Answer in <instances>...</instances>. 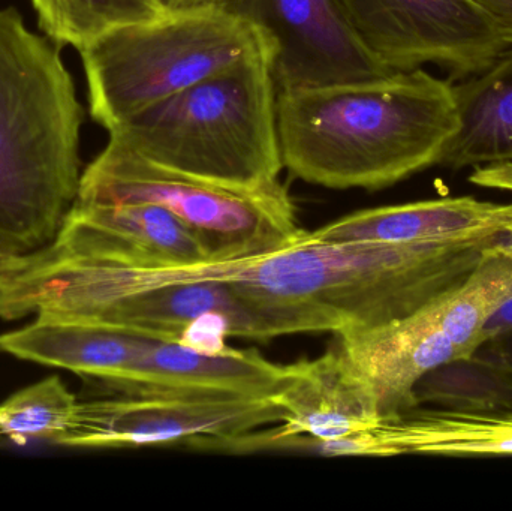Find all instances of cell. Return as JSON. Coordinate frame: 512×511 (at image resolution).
Listing matches in <instances>:
<instances>
[{
    "label": "cell",
    "mask_w": 512,
    "mask_h": 511,
    "mask_svg": "<svg viewBox=\"0 0 512 511\" xmlns=\"http://www.w3.org/2000/svg\"><path fill=\"white\" fill-rule=\"evenodd\" d=\"M83 122L59 47L0 9V260L59 234L80 192Z\"/></svg>",
    "instance_id": "cell-3"
},
{
    "label": "cell",
    "mask_w": 512,
    "mask_h": 511,
    "mask_svg": "<svg viewBox=\"0 0 512 511\" xmlns=\"http://www.w3.org/2000/svg\"><path fill=\"white\" fill-rule=\"evenodd\" d=\"M273 398L104 393L78 401L60 447L183 446L224 452L228 444L283 420Z\"/></svg>",
    "instance_id": "cell-7"
},
{
    "label": "cell",
    "mask_w": 512,
    "mask_h": 511,
    "mask_svg": "<svg viewBox=\"0 0 512 511\" xmlns=\"http://www.w3.org/2000/svg\"><path fill=\"white\" fill-rule=\"evenodd\" d=\"M495 237V236H493ZM300 242L215 263V276L279 321L285 335L379 329L405 320L465 281L490 245Z\"/></svg>",
    "instance_id": "cell-1"
},
{
    "label": "cell",
    "mask_w": 512,
    "mask_h": 511,
    "mask_svg": "<svg viewBox=\"0 0 512 511\" xmlns=\"http://www.w3.org/2000/svg\"><path fill=\"white\" fill-rule=\"evenodd\" d=\"M78 399L57 375L18 390L0 402V446H59L71 428Z\"/></svg>",
    "instance_id": "cell-19"
},
{
    "label": "cell",
    "mask_w": 512,
    "mask_h": 511,
    "mask_svg": "<svg viewBox=\"0 0 512 511\" xmlns=\"http://www.w3.org/2000/svg\"><path fill=\"white\" fill-rule=\"evenodd\" d=\"M271 398L285 414L279 428L237 438L224 452L271 450L292 438L345 440L384 419L375 390L340 347L288 365V381Z\"/></svg>",
    "instance_id": "cell-10"
},
{
    "label": "cell",
    "mask_w": 512,
    "mask_h": 511,
    "mask_svg": "<svg viewBox=\"0 0 512 511\" xmlns=\"http://www.w3.org/2000/svg\"><path fill=\"white\" fill-rule=\"evenodd\" d=\"M78 203L155 204L192 231L209 263L248 260L303 239L282 183L231 188L161 167L110 138L81 176Z\"/></svg>",
    "instance_id": "cell-6"
},
{
    "label": "cell",
    "mask_w": 512,
    "mask_h": 511,
    "mask_svg": "<svg viewBox=\"0 0 512 511\" xmlns=\"http://www.w3.org/2000/svg\"><path fill=\"white\" fill-rule=\"evenodd\" d=\"M39 29L57 47L78 51L116 27L161 17L165 0H32Z\"/></svg>",
    "instance_id": "cell-18"
},
{
    "label": "cell",
    "mask_w": 512,
    "mask_h": 511,
    "mask_svg": "<svg viewBox=\"0 0 512 511\" xmlns=\"http://www.w3.org/2000/svg\"><path fill=\"white\" fill-rule=\"evenodd\" d=\"M273 51L212 75L111 129L147 161L231 188L279 185Z\"/></svg>",
    "instance_id": "cell-4"
},
{
    "label": "cell",
    "mask_w": 512,
    "mask_h": 511,
    "mask_svg": "<svg viewBox=\"0 0 512 511\" xmlns=\"http://www.w3.org/2000/svg\"><path fill=\"white\" fill-rule=\"evenodd\" d=\"M283 168L330 189L378 191L441 164L460 129L453 81L424 71L277 92Z\"/></svg>",
    "instance_id": "cell-2"
},
{
    "label": "cell",
    "mask_w": 512,
    "mask_h": 511,
    "mask_svg": "<svg viewBox=\"0 0 512 511\" xmlns=\"http://www.w3.org/2000/svg\"><path fill=\"white\" fill-rule=\"evenodd\" d=\"M273 42L222 2L170 8L81 48L90 116L107 129L212 77Z\"/></svg>",
    "instance_id": "cell-5"
},
{
    "label": "cell",
    "mask_w": 512,
    "mask_h": 511,
    "mask_svg": "<svg viewBox=\"0 0 512 511\" xmlns=\"http://www.w3.org/2000/svg\"><path fill=\"white\" fill-rule=\"evenodd\" d=\"M364 44L391 69L435 65L460 81L512 47V32L472 0H340Z\"/></svg>",
    "instance_id": "cell-8"
},
{
    "label": "cell",
    "mask_w": 512,
    "mask_h": 511,
    "mask_svg": "<svg viewBox=\"0 0 512 511\" xmlns=\"http://www.w3.org/2000/svg\"><path fill=\"white\" fill-rule=\"evenodd\" d=\"M472 2L512 32V0H472Z\"/></svg>",
    "instance_id": "cell-22"
},
{
    "label": "cell",
    "mask_w": 512,
    "mask_h": 511,
    "mask_svg": "<svg viewBox=\"0 0 512 511\" xmlns=\"http://www.w3.org/2000/svg\"><path fill=\"white\" fill-rule=\"evenodd\" d=\"M50 245L78 257L134 269L209 263L192 231L173 213L155 204L75 201Z\"/></svg>",
    "instance_id": "cell-11"
},
{
    "label": "cell",
    "mask_w": 512,
    "mask_h": 511,
    "mask_svg": "<svg viewBox=\"0 0 512 511\" xmlns=\"http://www.w3.org/2000/svg\"><path fill=\"white\" fill-rule=\"evenodd\" d=\"M512 297V258L484 249L462 284L430 305L436 323L456 345L462 359L481 347L490 318Z\"/></svg>",
    "instance_id": "cell-17"
},
{
    "label": "cell",
    "mask_w": 512,
    "mask_h": 511,
    "mask_svg": "<svg viewBox=\"0 0 512 511\" xmlns=\"http://www.w3.org/2000/svg\"><path fill=\"white\" fill-rule=\"evenodd\" d=\"M486 251L512 258V221L505 230H502L501 233H498L493 237L492 242L487 246Z\"/></svg>",
    "instance_id": "cell-23"
},
{
    "label": "cell",
    "mask_w": 512,
    "mask_h": 511,
    "mask_svg": "<svg viewBox=\"0 0 512 511\" xmlns=\"http://www.w3.org/2000/svg\"><path fill=\"white\" fill-rule=\"evenodd\" d=\"M274 45L277 92L372 80L390 68L364 44L340 0H222Z\"/></svg>",
    "instance_id": "cell-9"
},
{
    "label": "cell",
    "mask_w": 512,
    "mask_h": 511,
    "mask_svg": "<svg viewBox=\"0 0 512 511\" xmlns=\"http://www.w3.org/2000/svg\"><path fill=\"white\" fill-rule=\"evenodd\" d=\"M339 347L375 390L384 417L417 407L418 383L462 359L436 323L430 305L388 326L340 336Z\"/></svg>",
    "instance_id": "cell-15"
},
{
    "label": "cell",
    "mask_w": 512,
    "mask_h": 511,
    "mask_svg": "<svg viewBox=\"0 0 512 511\" xmlns=\"http://www.w3.org/2000/svg\"><path fill=\"white\" fill-rule=\"evenodd\" d=\"M222 2V0H165L170 8H180V6L198 5V3Z\"/></svg>",
    "instance_id": "cell-24"
},
{
    "label": "cell",
    "mask_w": 512,
    "mask_h": 511,
    "mask_svg": "<svg viewBox=\"0 0 512 511\" xmlns=\"http://www.w3.org/2000/svg\"><path fill=\"white\" fill-rule=\"evenodd\" d=\"M93 381L104 393L271 398L288 381V366L271 363L255 350L200 351L152 339L119 380Z\"/></svg>",
    "instance_id": "cell-13"
},
{
    "label": "cell",
    "mask_w": 512,
    "mask_h": 511,
    "mask_svg": "<svg viewBox=\"0 0 512 511\" xmlns=\"http://www.w3.org/2000/svg\"><path fill=\"white\" fill-rule=\"evenodd\" d=\"M469 182L480 188L512 192V159L472 168Z\"/></svg>",
    "instance_id": "cell-20"
},
{
    "label": "cell",
    "mask_w": 512,
    "mask_h": 511,
    "mask_svg": "<svg viewBox=\"0 0 512 511\" xmlns=\"http://www.w3.org/2000/svg\"><path fill=\"white\" fill-rule=\"evenodd\" d=\"M512 333V297L490 318L487 326L484 327L483 336H481V347L486 342L496 338H504V336ZM480 347V348H481Z\"/></svg>",
    "instance_id": "cell-21"
},
{
    "label": "cell",
    "mask_w": 512,
    "mask_h": 511,
    "mask_svg": "<svg viewBox=\"0 0 512 511\" xmlns=\"http://www.w3.org/2000/svg\"><path fill=\"white\" fill-rule=\"evenodd\" d=\"M456 86L460 129L441 167L459 171L512 159V47Z\"/></svg>",
    "instance_id": "cell-16"
},
{
    "label": "cell",
    "mask_w": 512,
    "mask_h": 511,
    "mask_svg": "<svg viewBox=\"0 0 512 511\" xmlns=\"http://www.w3.org/2000/svg\"><path fill=\"white\" fill-rule=\"evenodd\" d=\"M511 221L512 203L447 197L360 210L307 237L324 243H459L489 239Z\"/></svg>",
    "instance_id": "cell-14"
},
{
    "label": "cell",
    "mask_w": 512,
    "mask_h": 511,
    "mask_svg": "<svg viewBox=\"0 0 512 511\" xmlns=\"http://www.w3.org/2000/svg\"><path fill=\"white\" fill-rule=\"evenodd\" d=\"M303 452L321 456L393 458L512 456V407L418 408L384 417L375 428L337 441L303 440Z\"/></svg>",
    "instance_id": "cell-12"
}]
</instances>
